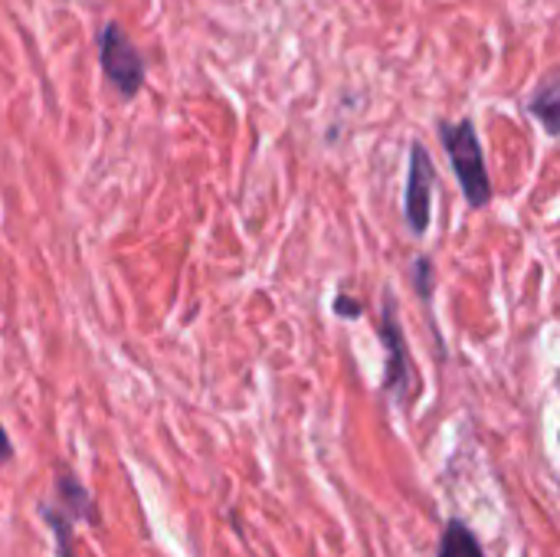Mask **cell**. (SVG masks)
<instances>
[{"instance_id":"1","label":"cell","mask_w":560,"mask_h":557,"mask_svg":"<svg viewBox=\"0 0 560 557\" xmlns=\"http://www.w3.org/2000/svg\"><path fill=\"white\" fill-rule=\"evenodd\" d=\"M377 341L384 345V378H381V394L394 397L400 407H413V401L423 391V378L417 371L404 322L397 318V295L390 286L381 295V315H377Z\"/></svg>"},{"instance_id":"2","label":"cell","mask_w":560,"mask_h":557,"mask_svg":"<svg viewBox=\"0 0 560 557\" xmlns=\"http://www.w3.org/2000/svg\"><path fill=\"white\" fill-rule=\"evenodd\" d=\"M436 131H440V141L446 148V158L453 164V174L459 181L466 204L472 210H486L492 204L495 190H492V177H489V164H486V151H482L476 121L472 118L440 121Z\"/></svg>"},{"instance_id":"3","label":"cell","mask_w":560,"mask_h":557,"mask_svg":"<svg viewBox=\"0 0 560 557\" xmlns=\"http://www.w3.org/2000/svg\"><path fill=\"white\" fill-rule=\"evenodd\" d=\"M98 62L105 79L115 85V92L131 102L141 85H144V59L138 53V46L128 39V33L121 30V23L108 20L98 33Z\"/></svg>"},{"instance_id":"4","label":"cell","mask_w":560,"mask_h":557,"mask_svg":"<svg viewBox=\"0 0 560 557\" xmlns=\"http://www.w3.org/2000/svg\"><path fill=\"white\" fill-rule=\"evenodd\" d=\"M433 187H436V164L423 141H410V167L404 187V223L413 240L430 233L433 220Z\"/></svg>"},{"instance_id":"5","label":"cell","mask_w":560,"mask_h":557,"mask_svg":"<svg viewBox=\"0 0 560 557\" xmlns=\"http://www.w3.org/2000/svg\"><path fill=\"white\" fill-rule=\"evenodd\" d=\"M72 525L75 522H82V525H92V529H98L102 525V515H98V506H95V499H92V492H89V486L69 469V466H56V473H52V499H49Z\"/></svg>"},{"instance_id":"6","label":"cell","mask_w":560,"mask_h":557,"mask_svg":"<svg viewBox=\"0 0 560 557\" xmlns=\"http://www.w3.org/2000/svg\"><path fill=\"white\" fill-rule=\"evenodd\" d=\"M528 112L545 125V131L555 138L560 131V76L558 69H548L545 79L535 85L528 98Z\"/></svg>"},{"instance_id":"7","label":"cell","mask_w":560,"mask_h":557,"mask_svg":"<svg viewBox=\"0 0 560 557\" xmlns=\"http://www.w3.org/2000/svg\"><path fill=\"white\" fill-rule=\"evenodd\" d=\"M436 557H489L482 538L463 522V519H450L443 525V538H440V552Z\"/></svg>"},{"instance_id":"8","label":"cell","mask_w":560,"mask_h":557,"mask_svg":"<svg viewBox=\"0 0 560 557\" xmlns=\"http://www.w3.org/2000/svg\"><path fill=\"white\" fill-rule=\"evenodd\" d=\"M36 515H39V522L49 529V535L56 542V557H75V529H72V522L49 499L39 502Z\"/></svg>"},{"instance_id":"9","label":"cell","mask_w":560,"mask_h":557,"mask_svg":"<svg viewBox=\"0 0 560 557\" xmlns=\"http://www.w3.org/2000/svg\"><path fill=\"white\" fill-rule=\"evenodd\" d=\"M410 282H413V292L423 305H433V292H436V263L430 253L417 256L413 266H410Z\"/></svg>"},{"instance_id":"10","label":"cell","mask_w":560,"mask_h":557,"mask_svg":"<svg viewBox=\"0 0 560 557\" xmlns=\"http://www.w3.org/2000/svg\"><path fill=\"white\" fill-rule=\"evenodd\" d=\"M331 312L338 318H345V322H358L364 315V302L358 295H351V292H338L335 302H331Z\"/></svg>"},{"instance_id":"11","label":"cell","mask_w":560,"mask_h":557,"mask_svg":"<svg viewBox=\"0 0 560 557\" xmlns=\"http://www.w3.org/2000/svg\"><path fill=\"white\" fill-rule=\"evenodd\" d=\"M10 460H13V443H10V433H7V427L0 423V469H3Z\"/></svg>"}]
</instances>
